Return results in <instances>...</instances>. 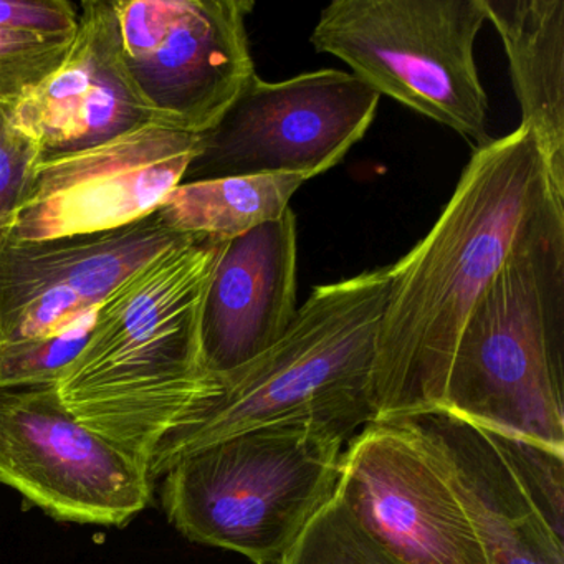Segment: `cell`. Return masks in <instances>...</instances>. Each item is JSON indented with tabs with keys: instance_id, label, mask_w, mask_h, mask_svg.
Returning <instances> with one entry per match:
<instances>
[{
	"instance_id": "cell-1",
	"label": "cell",
	"mask_w": 564,
	"mask_h": 564,
	"mask_svg": "<svg viewBox=\"0 0 564 564\" xmlns=\"http://www.w3.org/2000/svg\"><path fill=\"white\" fill-rule=\"evenodd\" d=\"M554 217H564V196L528 128L474 151L432 229L391 263L372 369L376 422L441 408L471 310L514 250Z\"/></svg>"
},
{
	"instance_id": "cell-2",
	"label": "cell",
	"mask_w": 564,
	"mask_h": 564,
	"mask_svg": "<svg viewBox=\"0 0 564 564\" xmlns=\"http://www.w3.org/2000/svg\"><path fill=\"white\" fill-rule=\"evenodd\" d=\"M227 243L181 237L133 273L101 303L87 345L54 384L82 424L147 465L223 386L204 361L203 310Z\"/></svg>"
},
{
	"instance_id": "cell-3",
	"label": "cell",
	"mask_w": 564,
	"mask_h": 564,
	"mask_svg": "<svg viewBox=\"0 0 564 564\" xmlns=\"http://www.w3.org/2000/svg\"><path fill=\"white\" fill-rule=\"evenodd\" d=\"M391 265L318 285L285 335L220 378L219 394L158 445L154 481L191 452L263 425L305 422L349 442L376 422L372 369Z\"/></svg>"
},
{
	"instance_id": "cell-4",
	"label": "cell",
	"mask_w": 564,
	"mask_h": 564,
	"mask_svg": "<svg viewBox=\"0 0 564 564\" xmlns=\"http://www.w3.org/2000/svg\"><path fill=\"white\" fill-rule=\"evenodd\" d=\"M564 217L505 262L465 322L442 409L564 451Z\"/></svg>"
},
{
	"instance_id": "cell-5",
	"label": "cell",
	"mask_w": 564,
	"mask_h": 564,
	"mask_svg": "<svg viewBox=\"0 0 564 564\" xmlns=\"http://www.w3.org/2000/svg\"><path fill=\"white\" fill-rule=\"evenodd\" d=\"M348 441L305 422L263 425L174 462L161 505L187 540L282 564L336 497Z\"/></svg>"
},
{
	"instance_id": "cell-6",
	"label": "cell",
	"mask_w": 564,
	"mask_h": 564,
	"mask_svg": "<svg viewBox=\"0 0 564 564\" xmlns=\"http://www.w3.org/2000/svg\"><path fill=\"white\" fill-rule=\"evenodd\" d=\"M487 22L481 0H335L313 29V47L409 110L487 147L488 97L475 62Z\"/></svg>"
},
{
	"instance_id": "cell-7",
	"label": "cell",
	"mask_w": 564,
	"mask_h": 564,
	"mask_svg": "<svg viewBox=\"0 0 564 564\" xmlns=\"http://www.w3.org/2000/svg\"><path fill=\"white\" fill-rule=\"evenodd\" d=\"M148 465L82 424L54 386L0 389V485L64 523L123 528L153 500Z\"/></svg>"
},
{
	"instance_id": "cell-8",
	"label": "cell",
	"mask_w": 564,
	"mask_h": 564,
	"mask_svg": "<svg viewBox=\"0 0 564 564\" xmlns=\"http://www.w3.org/2000/svg\"><path fill=\"white\" fill-rule=\"evenodd\" d=\"M381 95L355 75L318 70L282 82L253 77L214 130L189 181L293 174L338 166L368 133Z\"/></svg>"
},
{
	"instance_id": "cell-9",
	"label": "cell",
	"mask_w": 564,
	"mask_h": 564,
	"mask_svg": "<svg viewBox=\"0 0 564 564\" xmlns=\"http://www.w3.org/2000/svg\"><path fill=\"white\" fill-rule=\"evenodd\" d=\"M200 153L203 134L151 121L97 147L37 160L4 239L45 242L140 223L186 181Z\"/></svg>"
},
{
	"instance_id": "cell-10",
	"label": "cell",
	"mask_w": 564,
	"mask_h": 564,
	"mask_svg": "<svg viewBox=\"0 0 564 564\" xmlns=\"http://www.w3.org/2000/svg\"><path fill=\"white\" fill-rule=\"evenodd\" d=\"M252 0H156L133 51L123 55L153 120L206 134L256 77L247 18Z\"/></svg>"
},
{
	"instance_id": "cell-11",
	"label": "cell",
	"mask_w": 564,
	"mask_h": 564,
	"mask_svg": "<svg viewBox=\"0 0 564 564\" xmlns=\"http://www.w3.org/2000/svg\"><path fill=\"white\" fill-rule=\"evenodd\" d=\"M336 497L401 563L488 564L457 498L395 422H372L346 445Z\"/></svg>"
},
{
	"instance_id": "cell-12",
	"label": "cell",
	"mask_w": 564,
	"mask_h": 564,
	"mask_svg": "<svg viewBox=\"0 0 564 564\" xmlns=\"http://www.w3.org/2000/svg\"><path fill=\"white\" fill-rule=\"evenodd\" d=\"M6 118L37 160L87 150L154 121L124 65L113 2L82 4L64 62Z\"/></svg>"
},
{
	"instance_id": "cell-13",
	"label": "cell",
	"mask_w": 564,
	"mask_h": 564,
	"mask_svg": "<svg viewBox=\"0 0 564 564\" xmlns=\"http://www.w3.org/2000/svg\"><path fill=\"white\" fill-rule=\"evenodd\" d=\"M391 421L444 478L488 564H564L563 538L541 517L484 429L442 408Z\"/></svg>"
},
{
	"instance_id": "cell-14",
	"label": "cell",
	"mask_w": 564,
	"mask_h": 564,
	"mask_svg": "<svg viewBox=\"0 0 564 564\" xmlns=\"http://www.w3.org/2000/svg\"><path fill=\"white\" fill-rule=\"evenodd\" d=\"M296 216L282 217L227 243L207 289L203 351L213 375H230L272 348L295 318Z\"/></svg>"
},
{
	"instance_id": "cell-15",
	"label": "cell",
	"mask_w": 564,
	"mask_h": 564,
	"mask_svg": "<svg viewBox=\"0 0 564 564\" xmlns=\"http://www.w3.org/2000/svg\"><path fill=\"white\" fill-rule=\"evenodd\" d=\"M183 236L163 226L156 213L108 232L45 242L0 240V302L65 289L98 306L133 273Z\"/></svg>"
},
{
	"instance_id": "cell-16",
	"label": "cell",
	"mask_w": 564,
	"mask_h": 564,
	"mask_svg": "<svg viewBox=\"0 0 564 564\" xmlns=\"http://www.w3.org/2000/svg\"><path fill=\"white\" fill-rule=\"evenodd\" d=\"M554 189L564 196V0H481Z\"/></svg>"
},
{
	"instance_id": "cell-17",
	"label": "cell",
	"mask_w": 564,
	"mask_h": 564,
	"mask_svg": "<svg viewBox=\"0 0 564 564\" xmlns=\"http://www.w3.org/2000/svg\"><path fill=\"white\" fill-rule=\"evenodd\" d=\"M305 183L293 174L184 181L167 194L156 216L176 236L230 242L282 217Z\"/></svg>"
},
{
	"instance_id": "cell-18",
	"label": "cell",
	"mask_w": 564,
	"mask_h": 564,
	"mask_svg": "<svg viewBox=\"0 0 564 564\" xmlns=\"http://www.w3.org/2000/svg\"><path fill=\"white\" fill-rule=\"evenodd\" d=\"M282 564H404L359 527L338 497L303 531Z\"/></svg>"
},
{
	"instance_id": "cell-19",
	"label": "cell",
	"mask_w": 564,
	"mask_h": 564,
	"mask_svg": "<svg viewBox=\"0 0 564 564\" xmlns=\"http://www.w3.org/2000/svg\"><path fill=\"white\" fill-rule=\"evenodd\" d=\"M100 306L57 335L0 348V389L54 386L90 338Z\"/></svg>"
},
{
	"instance_id": "cell-20",
	"label": "cell",
	"mask_w": 564,
	"mask_h": 564,
	"mask_svg": "<svg viewBox=\"0 0 564 564\" xmlns=\"http://www.w3.org/2000/svg\"><path fill=\"white\" fill-rule=\"evenodd\" d=\"M74 35L0 28V110L12 108L64 62Z\"/></svg>"
},
{
	"instance_id": "cell-21",
	"label": "cell",
	"mask_w": 564,
	"mask_h": 564,
	"mask_svg": "<svg viewBox=\"0 0 564 564\" xmlns=\"http://www.w3.org/2000/svg\"><path fill=\"white\" fill-rule=\"evenodd\" d=\"M485 431V429H484ZM557 536H564V451L485 431Z\"/></svg>"
},
{
	"instance_id": "cell-22",
	"label": "cell",
	"mask_w": 564,
	"mask_h": 564,
	"mask_svg": "<svg viewBox=\"0 0 564 564\" xmlns=\"http://www.w3.org/2000/svg\"><path fill=\"white\" fill-rule=\"evenodd\" d=\"M37 158L35 148L11 130L6 111L0 110V240L4 239L6 226L18 203L25 174Z\"/></svg>"
},
{
	"instance_id": "cell-23",
	"label": "cell",
	"mask_w": 564,
	"mask_h": 564,
	"mask_svg": "<svg viewBox=\"0 0 564 564\" xmlns=\"http://www.w3.org/2000/svg\"><path fill=\"white\" fill-rule=\"evenodd\" d=\"M78 8L68 0H0V28L74 34Z\"/></svg>"
}]
</instances>
